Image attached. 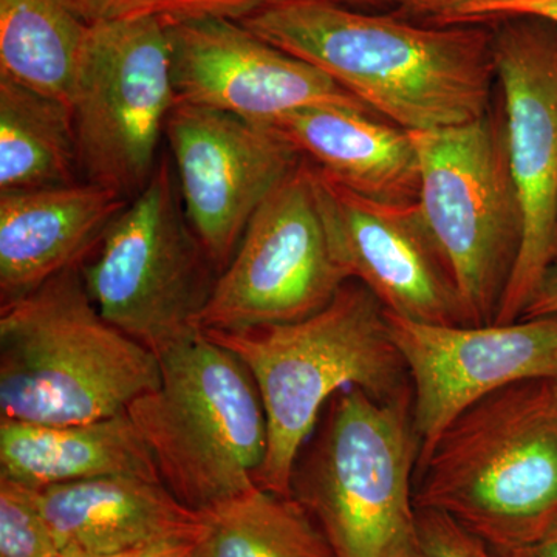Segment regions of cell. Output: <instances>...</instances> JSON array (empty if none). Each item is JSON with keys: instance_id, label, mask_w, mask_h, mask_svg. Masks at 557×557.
Listing matches in <instances>:
<instances>
[{"instance_id": "obj_1", "label": "cell", "mask_w": 557, "mask_h": 557, "mask_svg": "<svg viewBox=\"0 0 557 557\" xmlns=\"http://www.w3.org/2000/svg\"><path fill=\"white\" fill-rule=\"evenodd\" d=\"M239 22L401 129H448L491 112L493 30L479 24H417L332 0H278Z\"/></svg>"}, {"instance_id": "obj_2", "label": "cell", "mask_w": 557, "mask_h": 557, "mask_svg": "<svg viewBox=\"0 0 557 557\" xmlns=\"http://www.w3.org/2000/svg\"><path fill=\"white\" fill-rule=\"evenodd\" d=\"M247 366L265 410L269 445L256 485L292 496L293 468L333 397L359 387L379 399L409 394L386 311L347 281L325 309L288 324L203 332Z\"/></svg>"}, {"instance_id": "obj_3", "label": "cell", "mask_w": 557, "mask_h": 557, "mask_svg": "<svg viewBox=\"0 0 557 557\" xmlns=\"http://www.w3.org/2000/svg\"><path fill=\"white\" fill-rule=\"evenodd\" d=\"M418 469L417 508L449 516L494 552L544 537L557 525V379L480 399Z\"/></svg>"}, {"instance_id": "obj_4", "label": "cell", "mask_w": 557, "mask_h": 557, "mask_svg": "<svg viewBox=\"0 0 557 557\" xmlns=\"http://www.w3.org/2000/svg\"><path fill=\"white\" fill-rule=\"evenodd\" d=\"M160 359L106 321L79 267L0 306V420L89 423L160 384Z\"/></svg>"}, {"instance_id": "obj_5", "label": "cell", "mask_w": 557, "mask_h": 557, "mask_svg": "<svg viewBox=\"0 0 557 557\" xmlns=\"http://www.w3.org/2000/svg\"><path fill=\"white\" fill-rule=\"evenodd\" d=\"M324 410L293 468L292 497L336 557H426L412 490L421 443L410 392L379 399L350 387Z\"/></svg>"}, {"instance_id": "obj_6", "label": "cell", "mask_w": 557, "mask_h": 557, "mask_svg": "<svg viewBox=\"0 0 557 557\" xmlns=\"http://www.w3.org/2000/svg\"><path fill=\"white\" fill-rule=\"evenodd\" d=\"M159 359V386L127 413L164 486L196 512L258 486L269 429L247 366L203 332Z\"/></svg>"}, {"instance_id": "obj_7", "label": "cell", "mask_w": 557, "mask_h": 557, "mask_svg": "<svg viewBox=\"0 0 557 557\" xmlns=\"http://www.w3.org/2000/svg\"><path fill=\"white\" fill-rule=\"evenodd\" d=\"M79 270L102 318L153 354L201 332L219 270L186 218L168 152Z\"/></svg>"}, {"instance_id": "obj_8", "label": "cell", "mask_w": 557, "mask_h": 557, "mask_svg": "<svg viewBox=\"0 0 557 557\" xmlns=\"http://www.w3.org/2000/svg\"><path fill=\"white\" fill-rule=\"evenodd\" d=\"M409 134L420 160L418 201L453 270L467 324H494L523 233L504 115Z\"/></svg>"}, {"instance_id": "obj_9", "label": "cell", "mask_w": 557, "mask_h": 557, "mask_svg": "<svg viewBox=\"0 0 557 557\" xmlns=\"http://www.w3.org/2000/svg\"><path fill=\"white\" fill-rule=\"evenodd\" d=\"M177 104L159 16L91 25L72 108L81 178L137 197L156 174Z\"/></svg>"}, {"instance_id": "obj_10", "label": "cell", "mask_w": 557, "mask_h": 557, "mask_svg": "<svg viewBox=\"0 0 557 557\" xmlns=\"http://www.w3.org/2000/svg\"><path fill=\"white\" fill-rule=\"evenodd\" d=\"M493 30L505 138L522 209L518 262L494 324L518 321L555 263L557 231V25L507 17Z\"/></svg>"}, {"instance_id": "obj_11", "label": "cell", "mask_w": 557, "mask_h": 557, "mask_svg": "<svg viewBox=\"0 0 557 557\" xmlns=\"http://www.w3.org/2000/svg\"><path fill=\"white\" fill-rule=\"evenodd\" d=\"M346 282L330 252L310 161L302 159L249 220L200 329L240 332L300 321L325 309Z\"/></svg>"}, {"instance_id": "obj_12", "label": "cell", "mask_w": 557, "mask_h": 557, "mask_svg": "<svg viewBox=\"0 0 557 557\" xmlns=\"http://www.w3.org/2000/svg\"><path fill=\"white\" fill-rule=\"evenodd\" d=\"M310 164L330 252L344 278L364 285L397 317L468 325L453 270L420 201L370 199Z\"/></svg>"}, {"instance_id": "obj_13", "label": "cell", "mask_w": 557, "mask_h": 557, "mask_svg": "<svg viewBox=\"0 0 557 557\" xmlns=\"http://www.w3.org/2000/svg\"><path fill=\"white\" fill-rule=\"evenodd\" d=\"M164 139L186 218L220 274L249 220L302 157L271 126L183 102Z\"/></svg>"}, {"instance_id": "obj_14", "label": "cell", "mask_w": 557, "mask_h": 557, "mask_svg": "<svg viewBox=\"0 0 557 557\" xmlns=\"http://www.w3.org/2000/svg\"><path fill=\"white\" fill-rule=\"evenodd\" d=\"M386 319L412 383L418 465L480 399L519 381L557 379V314L487 325L424 324L391 311Z\"/></svg>"}, {"instance_id": "obj_15", "label": "cell", "mask_w": 557, "mask_h": 557, "mask_svg": "<svg viewBox=\"0 0 557 557\" xmlns=\"http://www.w3.org/2000/svg\"><path fill=\"white\" fill-rule=\"evenodd\" d=\"M166 25L177 102L265 126L311 106L369 110L321 70L271 46L239 21L205 17Z\"/></svg>"}, {"instance_id": "obj_16", "label": "cell", "mask_w": 557, "mask_h": 557, "mask_svg": "<svg viewBox=\"0 0 557 557\" xmlns=\"http://www.w3.org/2000/svg\"><path fill=\"white\" fill-rule=\"evenodd\" d=\"M127 203L86 180L0 193V306L81 267Z\"/></svg>"}, {"instance_id": "obj_17", "label": "cell", "mask_w": 557, "mask_h": 557, "mask_svg": "<svg viewBox=\"0 0 557 557\" xmlns=\"http://www.w3.org/2000/svg\"><path fill=\"white\" fill-rule=\"evenodd\" d=\"M36 493L62 555L120 556L203 533V516L159 480L113 475L36 487Z\"/></svg>"}, {"instance_id": "obj_18", "label": "cell", "mask_w": 557, "mask_h": 557, "mask_svg": "<svg viewBox=\"0 0 557 557\" xmlns=\"http://www.w3.org/2000/svg\"><path fill=\"white\" fill-rule=\"evenodd\" d=\"M270 126L302 159L361 196L387 203L420 199V160L412 137L369 110L311 106Z\"/></svg>"}, {"instance_id": "obj_19", "label": "cell", "mask_w": 557, "mask_h": 557, "mask_svg": "<svg viewBox=\"0 0 557 557\" xmlns=\"http://www.w3.org/2000/svg\"><path fill=\"white\" fill-rule=\"evenodd\" d=\"M113 475L161 482L127 412L76 424L0 420V478L46 487Z\"/></svg>"}, {"instance_id": "obj_20", "label": "cell", "mask_w": 557, "mask_h": 557, "mask_svg": "<svg viewBox=\"0 0 557 557\" xmlns=\"http://www.w3.org/2000/svg\"><path fill=\"white\" fill-rule=\"evenodd\" d=\"M90 27L61 0H0V78L70 106Z\"/></svg>"}, {"instance_id": "obj_21", "label": "cell", "mask_w": 557, "mask_h": 557, "mask_svg": "<svg viewBox=\"0 0 557 557\" xmlns=\"http://www.w3.org/2000/svg\"><path fill=\"white\" fill-rule=\"evenodd\" d=\"M79 180L72 108L0 78V193Z\"/></svg>"}, {"instance_id": "obj_22", "label": "cell", "mask_w": 557, "mask_h": 557, "mask_svg": "<svg viewBox=\"0 0 557 557\" xmlns=\"http://www.w3.org/2000/svg\"><path fill=\"white\" fill-rule=\"evenodd\" d=\"M200 515L201 557H336L321 528L292 496L255 486Z\"/></svg>"}, {"instance_id": "obj_23", "label": "cell", "mask_w": 557, "mask_h": 557, "mask_svg": "<svg viewBox=\"0 0 557 557\" xmlns=\"http://www.w3.org/2000/svg\"><path fill=\"white\" fill-rule=\"evenodd\" d=\"M36 487L0 478V557H60Z\"/></svg>"}, {"instance_id": "obj_24", "label": "cell", "mask_w": 557, "mask_h": 557, "mask_svg": "<svg viewBox=\"0 0 557 557\" xmlns=\"http://www.w3.org/2000/svg\"><path fill=\"white\" fill-rule=\"evenodd\" d=\"M417 509L426 557H500L449 516L434 509Z\"/></svg>"}, {"instance_id": "obj_25", "label": "cell", "mask_w": 557, "mask_h": 557, "mask_svg": "<svg viewBox=\"0 0 557 557\" xmlns=\"http://www.w3.org/2000/svg\"><path fill=\"white\" fill-rule=\"evenodd\" d=\"M274 2L278 0H146L138 16L149 14V16H159L164 22L205 20V17L242 21Z\"/></svg>"}, {"instance_id": "obj_26", "label": "cell", "mask_w": 557, "mask_h": 557, "mask_svg": "<svg viewBox=\"0 0 557 557\" xmlns=\"http://www.w3.org/2000/svg\"><path fill=\"white\" fill-rule=\"evenodd\" d=\"M511 0H394L401 16L423 20L432 25H465L480 7Z\"/></svg>"}, {"instance_id": "obj_27", "label": "cell", "mask_w": 557, "mask_h": 557, "mask_svg": "<svg viewBox=\"0 0 557 557\" xmlns=\"http://www.w3.org/2000/svg\"><path fill=\"white\" fill-rule=\"evenodd\" d=\"M507 17H536L557 25V0H511L480 7L469 16L467 24H482Z\"/></svg>"}, {"instance_id": "obj_28", "label": "cell", "mask_w": 557, "mask_h": 557, "mask_svg": "<svg viewBox=\"0 0 557 557\" xmlns=\"http://www.w3.org/2000/svg\"><path fill=\"white\" fill-rule=\"evenodd\" d=\"M87 25L106 24L138 16L146 0H61Z\"/></svg>"}, {"instance_id": "obj_29", "label": "cell", "mask_w": 557, "mask_h": 557, "mask_svg": "<svg viewBox=\"0 0 557 557\" xmlns=\"http://www.w3.org/2000/svg\"><path fill=\"white\" fill-rule=\"evenodd\" d=\"M548 314H557V263L549 269L522 318L548 317Z\"/></svg>"}, {"instance_id": "obj_30", "label": "cell", "mask_w": 557, "mask_h": 557, "mask_svg": "<svg viewBox=\"0 0 557 557\" xmlns=\"http://www.w3.org/2000/svg\"><path fill=\"white\" fill-rule=\"evenodd\" d=\"M138 557H201L199 539H170L143 549Z\"/></svg>"}, {"instance_id": "obj_31", "label": "cell", "mask_w": 557, "mask_h": 557, "mask_svg": "<svg viewBox=\"0 0 557 557\" xmlns=\"http://www.w3.org/2000/svg\"><path fill=\"white\" fill-rule=\"evenodd\" d=\"M496 553L500 557H557V525L533 544Z\"/></svg>"}, {"instance_id": "obj_32", "label": "cell", "mask_w": 557, "mask_h": 557, "mask_svg": "<svg viewBox=\"0 0 557 557\" xmlns=\"http://www.w3.org/2000/svg\"><path fill=\"white\" fill-rule=\"evenodd\" d=\"M339 5L350 7V9L379 11L381 9H391L394 7V0H332Z\"/></svg>"}, {"instance_id": "obj_33", "label": "cell", "mask_w": 557, "mask_h": 557, "mask_svg": "<svg viewBox=\"0 0 557 557\" xmlns=\"http://www.w3.org/2000/svg\"><path fill=\"white\" fill-rule=\"evenodd\" d=\"M139 555H141V552L126 553V555L108 556V557H138ZM60 557H94V556H69V555H62Z\"/></svg>"}, {"instance_id": "obj_34", "label": "cell", "mask_w": 557, "mask_h": 557, "mask_svg": "<svg viewBox=\"0 0 557 557\" xmlns=\"http://www.w3.org/2000/svg\"><path fill=\"white\" fill-rule=\"evenodd\" d=\"M555 263H557V231H556V242H555ZM555 263H553V265H555Z\"/></svg>"}]
</instances>
